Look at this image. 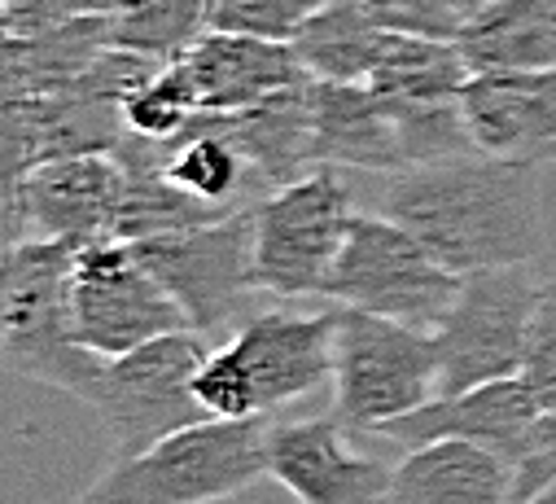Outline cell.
Segmentation results:
<instances>
[{"label":"cell","mask_w":556,"mask_h":504,"mask_svg":"<svg viewBox=\"0 0 556 504\" xmlns=\"http://www.w3.org/2000/svg\"><path fill=\"white\" fill-rule=\"evenodd\" d=\"M381 215L421 237L430 255L460 277L530 264L543 245L539 167L491 154L390 172Z\"/></svg>","instance_id":"1"},{"label":"cell","mask_w":556,"mask_h":504,"mask_svg":"<svg viewBox=\"0 0 556 504\" xmlns=\"http://www.w3.org/2000/svg\"><path fill=\"white\" fill-rule=\"evenodd\" d=\"M338 312H250L198 368V400L215 421L281 413L333 382Z\"/></svg>","instance_id":"2"},{"label":"cell","mask_w":556,"mask_h":504,"mask_svg":"<svg viewBox=\"0 0 556 504\" xmlns=\"http://www.w3.org/2000/svg\"><path fill=\"white\" fill-rule=\"evenodd\" d=\"M267 417L198 421L163 443L110 456L71 504H219L267 478Z\"/></svg>","instance_id":"3"},{"label":"cell","mask_w":556,"mask_h":504,"mask_svg":"<svg viewBox=\"0 0 556 504\" xmlns=\"http://www.w3.org/2000/svg\"><path fill=\"white\" fill-rule=\"evenodd\" d=\"M66 241L27 237L5 245L0 268V355L5 368L40 387H58L75 400H92L101 355L88 351L71 329V268Z\"/></svg>","instance_id":"4"},{"label":"cell","mask_w":556,"mask_h":504,"mask_svg":"<svg viewBox=\"0 0 556 504\" xmlns=\"http://www.w3.org/2000/svg\"><path fill=\"white\" fill-rule=\"evenodd\" d=\"M211 346L215 342L206 333L176 329L101 364L88 408L97 413L101 434L110 439V456H136L176 430L211 421L193 387Z\"/></svg>","instance_id":"5"},{"label":"cell","mask_w":556,"mask_h":504,"mask_svg":"<svg viewBox=\"0 0 556 504\" xmlns=\"http://www.w3.org/2000/svg\"><path fill=\"white\" fill-rule=\"evenodd\" d=\"M439 395L434 333L364 307H338L333 325V417L351 430L386 421Z\"/></svg>","instance_id":"6"},{"label":"cell","mask_w":556,"mask_h":504,"mask_svg":"<svg viewBox=\"0 0 556 504\" xmlns=\"http://www.w3.org/2000/svg\"><path fill=\"white\" fill-rule=\"evenodd\" d=\"M355 211L342 167L316 163L307 176L254 202V281L271 299H320Z\"/></svg>","instance_id":"7"},{"label":"cell","mask_w":556,"mask_h":504,"mask_svg":"<svg viewBox=\"0 0 556 504\" xmlns=\"http://www.w3.org/2000/svg\"><path fill=\"white\" fill-rule=\"evenodd\" d=\"M460 281L465 277L439 264L421 237H412L403 224L390 215L355 211L320 299L338 307H364L416 329H439L460 294Z\"/></svg>","instance_id":"8"},{"label":"cell","mask_w":556,"mask_h":504,"mask_svg":"<svg viewBox=\"0 0 556 504\" xmlns=\"http://www.w3.org/2000/svg\"><path fill=\"white\" fill-rule=\"evenodd\" d=\"M146 268L163 281V290L180 303L189 329L219 338L245 320L254 281V206L232 211L224 219L172 228L146 241H131Z\"/></svg>","instance_id":"9"},{"label":"cell","mask_w":556,"mask_h":504,"mask_svg":"<svg viewBox=\"0 0 556 504\" xmlns=\"http://www.w3.org/2000/svg\"><path fill=\"white\" fill-rule=\"evenodd\" d=\"M530 264L482 268L460 281L452 312L439 320V395H456L495 377H517L526 368L530 325L543 286L530 281Z\"/></svg>","instance_id":"10"},{"label":"cell","mask_w":556,"mask_h":504,"mask_svg":"<svg viewBox=\"0 0 556 504\" xmlns=\"http://www.w3.org/2000/svg\"><path fill=\"white\" fill-rule=\"evenodd\" d=\"M71 329L101 360L123 355L150 338L189 329L180 303L146 268L136 245L105 237L75 250L71 268Z\"/></svg>","instance_id":"11"},{"label":"cell","mask_w":556,"mask_h":504,"mask_svg":"<svg viewBox=\"0 0 556 504\" xmlns=\"http://www.w3.org/2000/svg\"><path fill=\"white\" fill-rule=\"evenodd\" d=\"M123 163L114 154H71L31 167L5 185V245L45 237L66 245H92L118 232Z\"/></svg>","instance_id":"12"},{"label":"cell","mask_w":556,"mask_h":504,"mask_svg":"<svg viewBox=\"0 0 556 504\" xmlns=\"http://www.w3.org/2000/svg\"><path fill=\"white\" fill-rule=\"evenodd\" d=\"M267 478L299 504H390L394 491V465L364 452L338 417L271 421Z\"/></svg>","instance_id":"13"},{"label":"cell","mask_w":556,"mask_h":504,"mask_svg":"<svg viewBox=\"0 0 556 504\" xmlns=\"http://www.w3.org/2000/svg\"><path fill=\"white\" fill-rule=\"evenodd\" d=\"M478 154L513 163H556V66L473 71L460 92Z\"/></svg>","instance_id":"14"},{"label":"cell","mask_w":556,"mask_h":504,"mask_svg":"<svg viewBox=\"0 0 556 504\" xmlns=\"http://www.w3.org/2000/svg\"><path fill=\"white\" fill-rule=\"evenodd\" d=\"M539 400L530 391V382L517 377H495V382L456 391V395H434L430 404L412 408L394 421H386L377 434L390 439L394 448H421V443H439V439H465V443H482L504 452L508 461H517L526 430L539 417Z\"/></svg>","instance_id":"15"},{"label":"cell","mask_w":556,"mask_h":504,"mask_svg":"<svg viewBox=\"0 0 556 504\" xmlns=\"http://www.w3.org/2000/svg\"><path fill=\"white\" fill-rule=\"evenodd\" d=\"M215 128L250 159L254 176L267 189H281L316 167V128H312V79L281 88L241 110H206Z\"/></svg>","instance_id":"16"},{"label":"cell","mask_w":556,"mask_h":504,"mask_svg":"<svg viewBox=\"0 0 556 504\" xmlns=\"http://www.w3.org/2000/svg\"><path fill=\"white\" fill-rule=\"evenodd\" d=\"M185 62L198 79L202 110H241V105H254L281 88L312 79L303 71L294 45L232 36V32H206L185 53Z\"/></svg>","instance_id":"17"},{"label":"cell","mask_w":556,"mask_h":504,"mask_svg":"<svg viewBox=\"0 0 556 504\" xmlns=\"http://www.w3.org/2000/svg\"><path fill=\"white\" fill-rule=\"evenodd\" d=\"M513 461L495 448L439 439L407 448L394 465L390 504H508Z\"/></svg>","instance_id":"18"},{"label":"cell","mask_w":556,"mask_h":504,"mask_svg":"<svg viewBox=\"0 0 556 504\" xmlns=\"http://www.w3.org/2000/svg\"><path fill=\"white\" fill-rule=\"evenodd\" d=\"M312 128L316 163L351 172H403L390 110L368 84L312 79Z\"/></svg>","instance_id":"19"},{"label":"cell","mask_w":556,"mask_h":504,"mask_svg":"<svg viewBox=\"0 0 556 504\" xmlns=\"http://www.w3.org/2000/svg\"><path fill=\"white\" fill-rule=\"evenodd\" d=\"M110 45V14L71 18L31 36H5V101L71 88Z\"/></svg>","instance_id":"20"},{"label":"cell","mask_w":556,"mask_h":504,"mask_svg":"<svg viewBox=\"0 0 556 504\" xmlns=\"http://www.w3.org/2000/svg\"><path fill=\"white\" fill-rule=\"evenodd\" d=\"M456 45L473 71H552L556 0H491L465 18Z\"/></svg>","instance_id":"21"},{"label":"cell","mask_w":556,"mask_h":504,"mask_svg":"<svg viewBox=\"0 0 556 504\" xmlns=\"http://www.w3.org/2000/svg\"><path fill=\"white\" fill-rule=\"evenodd\" d=\"M163 176L176 189H185L189 198H198L224 215L241 211L245 189H267L254 176L250 159L215 128L206 110H198L189 118V128L176 141H163Z\"/></svg>","instance_id":"22"},{"label":"cell","mask_w":556,"mask_h":504,"mask_svg":"<svg viewBox=\"0 0 556 504\" xmlns=\"http://www.w3.org/2000/svg\"><path fill=\"white\" fill-rule=\"evenodd\" d=\"M469 75L473 66L456 40L386 32L364 84L386 101H447L465 92Z\"/></svg>","instance_id":"23"},{"label":"cell","mask_w":556,"mask_h":504,"mask_svg":"<svg viewBox=\"0 0 556 504\" xmlns=\"http://www.w3.org/2000/svg\"><path fill=\"white\" fill-rule=\"evenodd\" d=\"M381 27L364 10V0H325V5L299 27L290 40L303 71L312 79H338V84H364L377 49H381Z\"/></svg>","instance_id":"24"},{"label":"cell","mask_w":556,"mask_h":504,"mask_svg":"<svg viewBox=\"0 0 556 504\" xmlns=\"http://www.w3.org/2000/svg\"><path fill=\"white\" fill-rule=\"evenodd\" d=\"M110 36L118 49L176 62L206 36V0H123L110 14Z\"/></svg>","instance_id":"25"},{"label":"cell","mask_w":556,"mask_h":504,"mask_svg":"<svg viewBox=\"0 0 556 504\" xmlns=\"http://www.w3.org/2000/svg\"><path fill=\"white\" fill-rule=\"evenodd\" d=\"M386 110H390L394 137H399L403 167H426V163L478 154L460 97H447V101H386Z\"/></svg>","instance_id":"26"},{"label":"cell","mask_w":556,"mask_h":504,"mask_svg":"<svg viewBox=\"0 0 556 504\" xmlns=\"http://www.w3.org/2000/svg\"><path fill=\"white\" fill-rule=\"evenodd\" d=\"M202 110V92L198 79L189 71L185 58L167 62L146 88H136L123 105V123L131 137H150V141H176L189 118Z\"/></svg>","instance_id":"27"},{"label":"cell","mask_w":556,"mask_h":504,"mask_svg":"<svg viewBox=\"0 0 556 504\" xmlns=\"http://www.w3.org/2000/svg\"><path fill=\"white\" fill-rule=\"evenodd\" d=\"M325 0H206V32L290 45Z\"/></svg>","instance_id":"28"},{"label":"cell","mask_w":556,"mask_h":504,"mask_svg":"<svg viewBox=\"0 0 556 504\" xmlns=\"http://www.w3.org/2000/svg\"><path fill=\"white\" fill-rule=\"evenodd\" d=\"M364 10L381 32H403V36L456 40L465 27L460 0H364Z\"/></svg>","instance_id":"29"},{"label":"cell","mask_w":556,"mask_h":504,"mask_svg":"<svg viewBox=\"0 0 556 504\" xmlns=\"http://www.w3.org/2000/svg\"><path fill=\"white\" fill-rule=\"evenodd\" d=\"M556 482V408H543L513 461L508 504H534Z\"/></svg>","instance_id":"30"},{"label":"cell","mask_w":556,"mask_h":504,"mask_svg":"<svg viewBox=\"0 0 556 504\" xmlns=\"http://www.w3.org/2000/svg\"><path fill=\"white\" fill-rule=\"evenodd\" d=\"M521 377L530 382L539 408H556V286H543V294H539Z\"/></svg>","instance_id":"31"},{"label":"cell","mask_w":556,"mask_h":504,"mask_svg":"<svg viewBox=\"0 0 556 504\" xmlns=\"http://www.w3.org/2000/svg\"><path fill=\"white\" fill-rule=\"evenodd\" d=\"M123 0H23V5H10L0 27L5 36H31V32H45V27H58V23H71V18H88V14H114Z\"/></svg>","instance_id":"32"},{"label":"cell","mask_w":556,"mask_h":504,"mask_svg":"<svg viewBox=\"0 0 556 504\" xmlns=\"http://www.w3.org/2000/svg\"><path fill=\"white\" fill-rule=\"evenodd\" d=\"M486 5H491V0H460V10H465V18H469V14H478V10H486Z\"/></svg>","instance_id":"33"},{"label":"cell","mask_w":556,"mask_h":504,"mask_svg":"<svg viewBox=\"0 0 556 504\" xmlns=\"http://www.w3.org/2000/svg\"><path fill=\"white\" fill-rule=\"evenodd\" d=\"M534 504H556V482H552V487H547V491H543Z\"/></svg>","instance_id":"34"},{"label":"cell","mask_w":556,"mask_h":504,"mask_svg":"<svg viewBox=\"0 0 556 504\" xmlns=\"http://www.w3.org/2000/svg\"><path fill=\"white\" fill-rule=\"evenodd\" d=\"M0 5H5V10H10V5H23V0H0Z\"/></svg>","instance_id":"35"}]
</instances>
